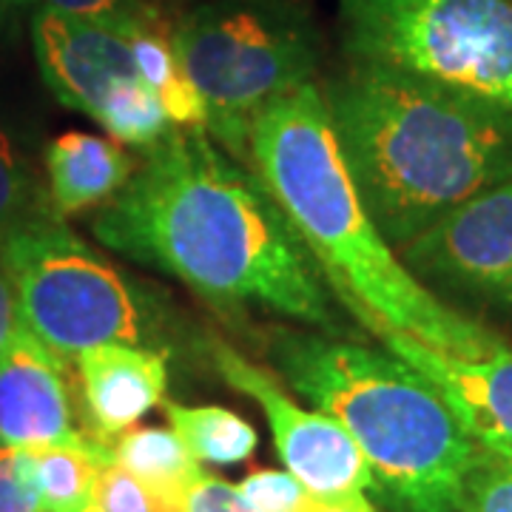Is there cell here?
Listing matches in <instances>:
<instances>
[{"mask_svg":"<svg viewBox=\"0 0 512 512\" xmlns=\"http://www.w3.org/2000/svg\"><path fill=\"white\" fill-rule=\"evenodd\" d=\"M94 120L109 131L111 140L140 151L157 146L171 128H177L165 114L160 97L143 80H128L114 86L100 103Z\"/></svg>","mask_w":512,"mask_h":512,"instance_id":"d6986e66","label":"cell"},{"mask_svg":"<svg viewBox=\"0 0 512 512\" xmlns=\"http://www.w3.org/2000/svg\"><path fill=\"white\" fill-rule=\"evenodd\" d=\"M0 265L15 288L23 325L63 359L100 345L163 342V308L151 293L52 214L9 239Z\"/></svg>","mask_w":512,"mask_h":512,"instance_id":"8992f818","label":"cell"},{"mask_svg":"<svg viewBox=\"0 0 512 512\" xmlns=\"http://www.w3.org/2000/svg\"><path fill=\"white\" fill-rule=\"evenodd\" d=\"M339 29L350 63L512 111V0H339Z\"/></svg>","mask_w":512,"mask_h":512,"instance_id":"52a82bcc","label":"cell"},{"mask_svg":"<svg viewBox=\"0 0 512 512\" xmlns=\"http://www.w3.org/2000/svg\"><path fill=\"white\" fill-rule=\"evenodd\" d=\"M165 416L171 419L174 433L183 439L197 461L208 464H239L251 456L259 444L256 430L248 421L225 407H185L165 402Z\"/></svg>","mask_w":512,"mask_h":512,"instance_id":"ac0fdd59","label":"cell"},{"mask_svg":"<svg viewBox=\"0 0 512 512\" xmlns=\"http://www.w3.org/2000/svg\"><path fill=\"white\" fill-rule=\"evenodd\" d=\"M49 214L52 211L43 208L37 183L32 180L12 137L0 128V248L26 225Z\"/></svg>","mask_w":512,"mask_h":512,"instance_id":"ffe728a7","label":"cell"},{"mask_svg":"<svg viewBox=\"0 0 512 512\" xmlns=\"http://www.w3.org/2000/svg\"><path fill=\"white\" fill-rule=\"evenodd\" d=\"M92 234L205 299L214 311H262L339 336L325 276L293 222L248 165L205 128H171L128 185L97 208Z\"/></svg>","mask_w":512,"mask_h":512,"instance_id":"6da1fadb","label":"cell"},{"mask_svg":"<svg viewBox=\"0 0 512 512\" xmlns=\"http://www.w3.org/2000/svg\"><path fill=\"white\" fill-rule=\"evenodd\" d=\"M322 94L356 191L396 251L512 180V111L373 63H350Z\"/></svg>","mask_w":512,"mask_h":512,"instance_id":"3957f363","label":"cell"},{"mask_svg":"<svg viewBox=\"0 0 512 512\" xmlns=\"http://www.w3.org/2000/svg\"><path fill=\"white\" fill-rule=\"evenodd\" d=\"M268 359L353 436L384 512H467V476L484 447L416 367L390 350L302 330L271 333Z\"/></svg>","mask_w":512,"mask_h":512,"instance_id":"277c9868","label":"cell"},{"mask_svg":"<svg viewBox=\"0 0 512 512\" xmlns=\"http://www.w3.org/2000/svg\"><path fill=\"white\" fill-rule=\"evenodd\" d=\"M94 439H117L163 402L168 350L100 345L74 359Z\"/></svg>","mask_w":512,"mask_h":512,"instance_id":"4fadbf2b","label":"cell"},{"mask_svg":"<svg viewBox=\"0 0 512 512\" xmlns=\"http://www.w3.org/2000/svg\"><path fill=\"white\" fill-rule=\"evenodd\" d=\"M208 359L234 390L251 396L274 433L285 470L316 495L370 493V467L339 421L322 410H305L285 393L271 370L259 367L222 339H208Z\"/></svg>","mask_w":512,"mask_h":512,"instance_id":"ba28073f","label":"cell"},{"mask_svg":"<svg viewBox=\"0 0 512 512\" xmlns=\"http://www.w3.org/2000/svg\"><path fill=\"white\" fill-rule=\"evenodd\" d=\"M92 507L97 512H154L143 484L114 461H109L97 476Z\"/></svg>","mask_w":512,"mask_h":512,"instance_id":"d4e9b609","label":"cell"},{"mask_svg":"<svg viewBox=\"0 0 512 512\" xmlns=\"http://www.w3.org/2000/svg\"><path fill=\"white\" fill-rule=\"evenodd\" d=\"M114 461L111 444L92 433L69 444H49L32 450L35 478L46 512H86L94 504L100 470Z\"/></svg>","mask_w":512,"mask_h":512,"instance_id":"e0dca14e","label":"cell"},{"mask_svg":"<svg viewBox=\"0 0 512 512\" xmlns=\"http://www.w3.org/2000/svg\"><path fill=\"white\" fill-rule=\"evenodd\" d=\"M77 439L69 359L23 328L0 353V444L37 450Z\"/></svg>","mask_w":512,"mask_h":512,"instance_id":"7c38bea8","label":"cell"},{"mask_svg":"<svg viewBox=\"0 0 512 512\" xmlns=\"http://www.w3.org/2000/svg\"><path fill=\"white\" fill-rule=\"evenodd\" d=\"M111 458L143 484L154 512H185L191 487L205 476L183 439L163 427H131L120 433L111 444Z\"/></svg>","mask_w":512,"mask_h":512,"instance_id":"9a60e30c","label":"cell"},{"mask_svg":"<svg viewBox=\"0 0 512 512\" xmlns=\"http://www.w3.org/2000/svg\"><path fill=\"white\" fill-rule=\"evenodd\" d=\"M3 3H6V0H0V9H3Z\"/></svg>","mask_w":512,"mask_h":512,"instance_id":"f1b7e54d","label":"cell"},{"mask_svg":"<svg viewBox=\"0 0 512 512\" xmlns=\"http://www.w3.org/2000/svg\"><path fill=\"white\" fill-rule=\"evenodd\" d=\"M0 512H46L37 490L32 450L0 444Z\"/></svg>","mask_w":512,"mask_h":512,"instance_id":"7402d4cb","label":"cell"},{"mask_svg":"<svg viewBox=\"0 0 512 512\" xmlns=\"http://www.w3.org/2000/svg\"><path fill=\"white\" fill-rule=\"evenodd\" d=\"M171 37L205 100V131L242 165L256 117L313 83L322 63V32L305 0H202L174 20Z\"/></svg>","mask_w":512,"mask_h":512,"instance_id":"5b68a950","label":"cell"},{"mask_svg":"<svg viewBox=\"0 0 512 512\" xmlns=\"http://www.w3.org/2000/svg\"><path fill=\"white\" fill-rule=\"evenodd\" d=\"M86 512H97V510H94V507H92V510H86Z\"/></svg>","mask_w":512,"mask_h":512,"instance_id":"f546056e","label":"cell"},{"mask_svg":"<svg viewBox=\"0 0 512 512\" xmlns=\"http://www.w3.org/2000/svg\"><path fill=\"white\" fill-rule=\"evenodd\" d=\"M237 490L254 512H299L311 495V490H305L291 473L279 470H256Z\"/></svg>","mask_w":512,"mask_h":512,"instance_id":"603a6c76","label":"cell"},{"mask_svg":"<svg viewBox=\"0 0 512 512\" xmlns=\"http://www.w3.org/2000/svg\"><path fill=\"white\" fill-rule=\"evenodd\" d=\"M248 168L299 231L336 302L373 336L404 333L464 359L510 348L447 308L382 237L345 165L322 86L305 83L256 117Z\"/></svg>","mask_w":512,"mask_h":512,"instance_id":"7a4b0ae2","label":"cell"},{"mask_svg":"<svg viewBox=\"0 0 512 512\" xmlns=\"http://www.w3.org/2000/svg\"><path fill=\"white\" fill-rule=\"evenodd\" d=\"M185 512H254L234 484L222 481V478L202 476L185 501Z\"/></svg>","mask_w":512,"mask_h":512,"instance_id":"484cf974","label":"cell"},{"mask_svg":"<svg viewBox=\"0 0 512 512\" xmlns=\"http://www.w3.org/2000/svg\"><path fill=\"white\" fill-rule=\"evenodd\" d=\"M40 6H49L66 15L92 18L111 23V26H131L151 18H163V9L157 0H37Z\"/></svg>","mask_w":512,"mask_h":512,"instance_id":"cb8c5ba5","label":"cell"},{"mask_svg":"<svg viewBox=\"0 0 512 512\" xmlns=\"http://www.w3.org/2000/svg\"><path fill=\"white\" fill-rule=\"evenodd\" d=\"M299 512H376L365 493L353 495H316L311 493L305 498Z\"/></svg>","mask_w":512,"mask_h":512,"instance_id":"83f0119b","label":"cell"},{"mask_svg":"<svg viewBox=\"0 0 512 512\" xmlns=\"http://www.w3.org/2000/svg\"><path fill=\"white\" fill-rule=\"evenodd\" d=\"M32 43L46 86L66 109L94 117L106 94L140 80L126 26L77 18L40 6L32 18Z\"/></svg>","mask_w":512,"mask_h":512,"instance_id":"30bf717a","label":"cell"},{"mask_svg":"<svg viewBox=\"0 0 512 512\" xmlns=\"http://www.w3.org/2000/svg\"><path fill=\"white\" fill-rule=\"evenodd\" d=\"M171 26L174 23H168L165 15L126 26V37L131 43L134 60H137V72L148 89L160 97L165 114L171 117L174 126L205 128L208 126V109L177 57Z\"/></svg>","mask_w":512,"mask_h":512,"instance_id":"2e32d148","label":"cell"},{"mask_svg":"<svg viewBox=\"0 0 512 512\" xmlns=\"http://www.w3.org/2000/svg\"><path fill=\"white\" fill-rule=\"evenodd\" d=\"M467 512H512V458L481 450L467 476Z\"/></svg>","mask_w":512,"mask_h":512,"instance_id":"44dd1931","label":"cell"},{"mask_svg":"<svg viewBox=\"0 0 512 512\" xmlns=\"http://www.w3.org/2000/svg\"><path fill=\"white\" fill-rule=\"evenodd\" d=\"M137 160L117 140L66 131L46 146L49 211L57 220L97 211L137 174Z\"/></svg>","mask_w":512,"mask_h":512,"instance_id":"5bb4252c","label":"cell"},{"mask_svg":"<svg viewBox=\"0 0 512 512\" xmlns=\"http://www.w3.org/2000/svg\"><path fill=\"white\" fill-rule=\"evenodd\" d=\"M379 339L384 350L416 367L439 390L478 447L512 458V348L464 359L427 348L404 333H384Z\"/></svg>","mask_w":512,"mask_h":512,"instance_id":"8fae6325","label":"cell"},{"mask_svg":"<svg viewBox=\"0 0 512 512\" xmlns=\"http://www.w3.org/2000/svg\"><path fill=\"white\" fill-rule=\"evenodd\" d=\"M23 328L26 325H23V316H20L18 296H15V288H12L9 276L0 265V353Z\"/></svg>","mask_w":512,"mask_h":512,"instance_id":"4316f807","label":"cell"},{"mask_svg":"<svg viewBox=\"0 0 512 512\" xmlns=\"http://www.w3.org/2000/svg\"><path fill=\"white\" fill-rule=\"evenodd\" d=\"M399 256L424 285L512 316V180L461 202Z\"/></svg>","mask_w":512,"mask_h":512,"instance_id":"9c48e42d","label":"cell"}]
</instances>
